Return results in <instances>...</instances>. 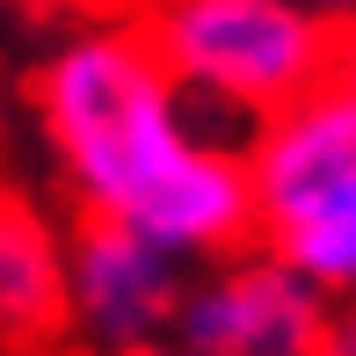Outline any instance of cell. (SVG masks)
<instances>
[{
    "mask_svg": "<svg viewBox=\"0 0 356 356\" xmlns=\"http://www.w3.org/2000/svg\"><path fill=\"white\" fill-rule=\"evenodd\" d=\"M66 233L22 197H0V349H37L66 313Z\"/></svg>",
    "mask_w": 356,
    "mask_h": 356,
    "instance_id": "obj_6",
    "label": "cell"
},
{
    "mask_svg": "<svg viewBox=\"0 0 356 356\" xmlns=\"http://www.w3.org/2000/svg\"><path fill=\"white\" fill-rule=\"evenodd\" d=\"M248 240L320 291L356 284V80L334 73L313 95L240 131Z\"/></svg>",
    "mask_w": 356,
    "mask_h": 356,
    "instance_id": "obj_3",
    "label": "cell"
},
{
    "mask_svg": "<svg viewBox=\"0 0 356 356\" xmlns=\"http://www.w3.org/2000/svg\"><path fill=\"white\" fill-rule=\"evenodd\" d=\"M138 29L168 80L225 131L349 73V29L305 0H145Z\"/></svg>",
    "mask_w": 356,
    "mask_h": 356,
    "instance_id": "obj_2",
    "label": "cell"
},
{
    "mask_svg": "<svg viewBox=\"0 0 356 356\" xmlns=\"http://www.w3.org/2000/svg\"><path fill=\"white\" fill-rule=\"evenodd\" d=\"M334 305H342L334 291H320L313 277L240 240L225 254L189 262L168 334L189 356H327L334 327H342Z\"/></svg>",
    "mask_w": 356,
    "mask_h": 356,
    "instance_id": "obj_4",
    "label": "cell"
},
{
    "mask_svg": "<svg viewBox=\"0 0 356 356\" xmlns=\"http://www.w3.org/2000/svg\"><path fill=\"white\" fill-rule=\"evenodd\" d=\"M29 109L80 218L131 225L182 262L248 240L240 131L189 109L138 15H102L58 37L29 80Z\"/></svg>",
    "mask_w": 356,
    "mask_h": 356,
    "instance_id": "obj_1",
    "label": "cell"
},
{
    "mask_svg": "<svg viewBox=\"0 0 356 356\" xmlns=\"http://www.w3.org/2000/svg\"><path fill=\"white\" fill-rule=\"evenodd\" d=\"M189 262L168 254L160 240L131 233L109 218H80L66 233V313L58 334H73L88 356L102 349H131V342H160L175 327Z\"/></svg>",
    "mask_w": 356,
    "mask_h": 356,
    "instance_id": "obj_5",
    "label": "cell"
},
{
    "mask_svg": "<svg viewBox=\"0 0 356 356\" xmlns=\"http://www.w3.org/2000/svg\"><path fill=\"white\" fill-rule=\"evenodd\" d=\"M102 356H189L175 334H160V342H131V349H102Z\"/></svg>",
    "mask_w": 356,
    "mask_h": 356,
    "instance_id": "obj_7",
    "label": "cell"
},
{
    "mask_svg": "<svg viewBox=\"0 0 356 356\" xmlns=\"http://www.w3.org/2000/svg\"><path fill=\"white\" fill-rule=\"evenodd\" d=\"M305 8H313V15H327V22H342V29H349V8H356V0H305Z\"/></svg>",
    "mask_w": 356,
    "mask_h": 356,
    "instance_id": "obj_8",
    "label": "cell"
}]
</instances>
